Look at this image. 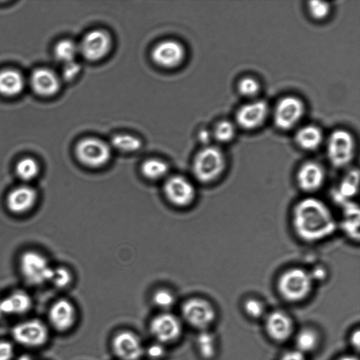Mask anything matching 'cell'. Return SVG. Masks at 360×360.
<instances>
[{"label":"cell","mask_w":360,"mask_h":360,"mask_svg":"<svg viewBox=\"0 0 360 360\" xmlns=\"http://www.w3.org/2000/svg\"><path fill=\"white\" fill-rule=\"evenodd\" d=\"M291 225L300 240L316 243L335 234L338 229V219L323 200L309 195L300 199L293 206Z\"/></svg>","instance_id":"1"},{"label":"cell","mask_w":360,"mask_h":360,"mask_svg":"<svg viewBox=\"0 0 360 360\" xmlns=\"http://www.w3.org/2000/svg\"><path fill=\"white\" fill-rule=\"evenodd\" d=\"M314 283L309 271L295 266L281 274L276 287L283 300L295 303L302 302L309 296Z\"/></svg>","instance_id":"2"},{"label":"cell","mask_w":360,"mask_h":360,"mask_svg":"<svg viewBox=\"0 0 360 360\" xmlns=\"http://www.w3.org/2000/svg\"><path fill=\"white\" fill-rule=\"evenodd\" d=\"M227 168L226 158L221 150L208 146L201 149L193 162L194 176L201 183L211 184L219 179Z\"/></svg>","instance_id":"3"},{"label":"cell","mask_w":360,"mask_h":360,"mask_svg":"<svg viewBox=\"0 0 360 360\" xmlns=\"http://www.w3.org/2000/svg\"><path fill=\"white\" fill-rule=\"evenodd\" d=\"M326 150L328 159L333 167L337 169L346 167L354 157V139L345 130H335L328 140Z\"/></svg>","instance_id":"4"},{"label":"cell","mask_w":360,"mask_h":360,"mask_svg":"<svg viewBox=\"0 0 360 360\" xmlns=\"http://www.w3.org/2000/svg\"><path fill=\"white\" fill-rule=\"evenodd\" d=\"M184 320L199 331L208 330L215 321L217 313L208 300L201 297L187 300L181 307Z\"/></svg>","instance_id":"5"},{"label":"cell","mask_w":360,"mask_h":360,"mask_svg":"<svg viewBox=\"0 0 360 360\" xmlns=\"http://www.w3.org/2000/svg\"><path fill=\"white\" fill-rule=\"evenodd\" d=\"M75 154L83 165L96 168L105 165L110 160L111 149L103 140L88 137L77 144Z\"/></svg>","instance_id":"6"},{"label":"cell","mask_w":360,"mask_h":360,"mask_svg":"<svg viewBox=\"0 0 360 360\" xmlns=\"http://www.w3.org/2000/svg\"><path fill=\"white\" fill-rule=\"evenodd\" d=\"M20 266L25 281L32 285H40L51 281L53 269L41 254L27 251L22 255Z\"/></svg>","instance_id":"7"},{"label":"cell","mask_w":360,"mask_h":360,"mask_svg":"<svg viewBox=\"0 0 360 360\" xmlns=\"http://www.w3.org/2000/svg\"><path fill=\"white\" fill-rule=\"evenodd\" d=\"M149 328L155 341L165 345L176 341L183 330L180 319L167 311L155 316L150 323Z\"/></svg>","instance_id":"8"},{"label":"cell","mask_w":360,"mask_h":360,"mask_svg":"<svg viewBox=\"0 0 360 360\" xmlns=\"http://www.w3.org/2000/svg\"><path fill=\"white\" fill-rule=\"evenodd\" d=\"M326 173L324 167L318 162L309 160L298 168L295 180L298 188L307 194L319 191L324 185Z\"/></svg>","instance_id":"9"},{"label":"cell","mask_w":360,"mask_h":360,"mask_svg":"<svg viewBox=\"0 0 360 360\" xmlns=\"http://www.w3.org/2000/svg\"><path fill=\"white\" fill-rule=\"evenodd\" d=\"M110 47V37L102 30H94L89 32L78 45L79 53L90 61L102 59L108 54Z\"/></svg>","instance_id":"10"},{"label":"cell","mask_w":360,"mask_h":360,"mask_svg":"<svg viewBox=\"0 0 360 360\" xmlns=\"http://www.w3.org/2000/svg\"><path fill=\"white\" fill-rule=\"evenodd\" d=\"M15 341L28 347H37L43 345L48 339V330L39 320L30 319L15 325L12 330Z\"/></svg>","instance_id":"11"},{"label":"cell","mask_w":360,"mask_h":360,"mask_svg":"<svg viewBox=\"0 0 360 360\" xmlns=\"http://www.w3.org/2000/svg\"><path fill=\"white\" fill-rule=\"evenodd\" d=\"M304 107L301 100L294 96L283 98L274 112L276 125L283 130L294 127L304 114Z\"/></svg>","instance_id":"12"},{"label":"cell","mask_w":360,"mask_h":360,"mask_svg":"<svg viewBox=\"0 0 360 360\" xmlns=\"http://www.w3.org/2000/svg\"><path fill=\"white\" fill-rule=\"evenodd\" d=\"M115 354L121 360H139L144 353L141 339L134 333L122 330L117 333L112 341Z\"/></svg>","instance_id":"13"},{"label":"cell","mask_w":360,"mask_h":360,"mask_svg":"<svg viewBox=\"0 0 360 360\" xmlns=\"http://www.w3.org/2000/svg\"><path fill=\"white\" fill-rule=\"evenodd\" d=\"M164 193L167 198L177 206L191 204L195 196L193 184L188 179L180 175L170 176L166 180Z\"/></svg>","instance_id":"14"},{"label":"cell","mask_w":360,"mask_h":360,"mask_svg":"<svg viewBox=\"0 0 360 360\" xmlns=\"http://www.w3.org/2000/svg\"><path fill=\"white\" fill-rule=\"evenodd\" d=\"M152 59L159 66L172 68L184 60L185 50L181 44L175 40H164L156 44L152 51Z\"/></svg>","instance_id":"15"},{"label":"cell","mask_w":360,"mask_h":360,"mask_svg":"<svg viewBox=\"0 0 360 360\" xmlns=\"http://www.w3.org/2000/svg\"><path fill=\"white\" fill-rule=\"evenodd\" d=\"M293 322L285 312L275 310L269 313L265 319V330L269 337L275 342L288 340L293 333Z\"/></svg>","instance_id":"16"},{"label":"cell","mask_w":360,"mask_h":360,"mask_svg":"<svg viewBox=\"0 0 360 360\" xmlns=\"http://www.w3.org/2000/svg\"><path fill=\"white\" fill-rule=\"evenodd\" d=\"M268 113V105L264 101H256L243 105L237 112L238 124L246 129H253L260 126Z\"/></svg>","instance_id":"17"},{"label":"cell","mask_w":360,"mask_h":360,"mask_svg":"<svg viewBox=\"0 0 360 360\" xmlns=\"http://www.w3.org/2000/svg\"><path fill=\"white\" fill-rule=\"evenodd\" d=\"M76 316L74 305L65 299L56 301L51 306L49 314L51 323L60 331H65L71 328L75 322Z\"/></svg>","instance_id":"18"},{"label":"cell","mask_w":360,"mask_h":360,"mask_svg":"<svg viewBox=\"0 0 360 360\" xmlns=\"http://www.w3.org/2000/svg\"><path fill=\"white\" fill-rule=\"evenodd\" d=\"M33 91L41 96H51L60 89V80L51 70L39 68L35 70L30 77Z\"/></svg>","instance_id":"19"},{"label":"cell","mask_w":360,"mask_h":360,"mask_svg":"<svg viewBox=\"0 0 360 360\" xmlns=\"http://www.w3.org/2000/svg\"><path fill=\"white\" fill-rule=\"evenodd\" d=\"M342 217L338 221V229L352 240H359V208L353 200L346 201L340 205Z\"/></svg>","instance_id":"20"},{"label":"cell","mask_w":360,"mask_h":360,"mask_svg":"<svg viewBox=\"0 0 360 360\" xmlns=\"http://www.w3.org/2000/svg\"><path fill=\"white\" fill-rule=\"evenodd\" d=\"M36 191L30 186H18L7 195L6 205L10 211L20 214L28 211L37 200Z\"/></svg>","instance_id":"21"},{"label":"cell","mask_w":360,"mask_h":360,"mask_svg":"<svg viewBox=\"0 0 360 360\" xmlns=\"http://www.w3.org/2000/svg\"><path fill=\"white\" fill-rule=\"evenodd\" d=\"M359 191V170H349L340 180L338 186L333 190L332 198L340 205L352 200Z\"/></svg>","instance_id":"22"},{"label":"cell","mask_w":360,"mask_h":360,"mask_svg":"<svg viewBox=\"0 0 360 360\" xmlns=\"http://www.w3.org/2000/svg\"><path fill=\"white\" fill-rule=\"evenodd\" d=\"M32 305L30 296L22 291H16L0 300L3 315L21 314L27 311Z\"/></svg>","instance_id":"23"},{"label":"cell","mask_w":360,"mask_h":360,"mask_svg":"<svg viewBox=\"0 0 360 360\" xmlns=\"http://www.w3.org/2000/svg\"><path fill=\"white\" fill-rule=\"evenodd\" d=\"M24 87L22 75L11 69L0 71V94L4 96H14L19 94Z\"/></svg>","instance_id":"24"},{"label":"cell","mask_w":360,"mask_h":360,"mask_svg":"<svg viewBox=\"0 0 360 360\" xmlns=\"http://www.w3.org/2000/svg\"><path fill=\"white\" fill-rule=\"evenodd\" d=\"M322 140L323 134L321 129L313 125L303 127L295 135V142L297 146L308 151L317 149Z\"/></svg>","instance_id":"25"},{"label":"cell","mask_w":360,"mask_h":360,"mask_svg":"<svg viewBox=\"0 0 360 360\" xmlns=\"http://www.w3.org/2000/svg\"><path fill=\"white\" fill-rule=\"evenodd\" d=\"M319 343V334L311 328H302L298 332L295 338L296 350L304 354L314 351Z\"/></svg>","instance_id":"26"},{"label":"cell","mask_w":360,"mask_h":360,"mask_svg":"<svg viewBox=\"0 0 360 360\" xmlns=\"http://www.w3.org/2000/svg\"><path fill=\"white\" fill-rule=\"evenodd\" d=\"M196 345L200 355L206 360L212 359L217 353V340L208 330H200L196 338Z\"/></svg>","instance_id":"27"},{"label":"cell","mask_w":360,"mask_h":360,"mask_svg":"<svg viewBox=\"0 0 360 360\" xmlns=\"http://www.w3.org/2000/svg\"><path fill=\"white\" fill-rule=\"evenodd\" d=\"M168 171L169 167L167 162L158 158L148 159L141 165V172L150 179L162 178Z\"/></svg>","instance_id":"28"},{"label":"cell","mask_w":360,"mask_h":360,"mask_svg":"<svg viewBox=\"0 0 360 360\" xmlns=\"http://www.w3.org/2000/svg\"><path fill=\"white\" fill-rule=\"evenodd\" d=\"M78 53V45L70 39L59 41L54 48L56 58L63 64L75 60Z\"/></svg>","instance_id":"29"},{"label":"cell","mask_w":360,"mask_h":360,"mask_svg":"<svg viewBox=\"0 0 360 360\" xmlns=\"http://www.w3.org/2000/svg\"><path fill=\"white\" fill-rule=\"evenodd\" d=\"M111 145L113 148L122 152H134L141 148V141L131 134H119L111 139Z\"/></svg>","instance_id":"30"},{"label":"cell","mask_w":360,"mask_h":360,"mask_svg":"<svg viewBox=\"0 0 360 360\" xmlns=\"http://www.w3.org/2000/svg\"><path fill=\"white\" fill-rule=\"evenodd\" d=\"M15 172L22 180L30 181L37 176L39 172V165L33 158H25L17 163Z\"/></svg>","instance_id":"31"},{"label":"cell","mask_w":360,"mask_h":360,"mask_svg":"<svg viewBox=\"0 0 360 360\" xmlns=\"http://www.w3.org/2000/svg\"><path fill=\"white\" fill-rule=\"evenodd\" d=\"M153 301L158 308L166 311L174 304L175 297L174 294L168 290L160 289L153 294Z\"/></svg>","instance_id":"32"},{"label":"cell","mask_w":360,"mask_h":360,"mask_svg":"<svg viewBox=\"0 0 360 360\" xmlns=\"http://www.w3.org/2000/svg\"><path fill=\"white\" fill-rule=\"evenodd\" d=\"M245 314L250 318L257 319L264 315V303L256 297H249L243 303Z\"/></svg>","instance_id":"33"},{"label":"cell","mask_w":360,"mask_h":360,"mask_svg":"<svg viewBox=\"0 0 360 360\" xmlns=\"http://www.w3.org/2000/svg\"><path fill=\"white\" fill-rule=\"evenodd\" d=\"M235 127L229 121H221L215 127L214 134L217 141L221 143L231 141L235 136Z\"/></svg>","instance_id":"34"},{"label":"cell","mask_w":360,"mask_h":360,"mask_svg":"<svg viewBox=\"0 0 360 360\" xmlns=\"http://www.w3.org/2000/svg\"><path fill=\"white\" fill-rule=\"evenodd\" d=\"M310 15L316 20H322L328 16L330 13L328 3L321 1H311L308 5Z\"/></svg>","instance_id":"35"},{"label":"cell","mask_w":360,"mask_h":360,"mask_svg":"<svg viewBox=\"0 0 360 360\" xmlns=\"http://www.w3.org/2000/svg\"><path fill=\"white\" fill-rule=\"evenodd\" d=\"M238 91L244 96H253L259 89L258 82L252 77H244L240 80L238 85Z\"/></svg>","instance_id":"36"},{"label":"cell","mask_w":360,"mask_h":360,"mask_svg":"<svg viewBox=\"0 0 360 360\" xmlns=\"http://www.w3.org/2000/svg\"><path fill=\"white\" fill-rule=\"evenodd\" d=\"M70 272L65 268L58 267L53 269V274L51 281L58 288H65L71 282Z\"/></svg>","instance_id":"37"},{"label":"cell","mask_w":360,"mask_h":360,"mask_svg":"<svg viewBox=\"0 0 360 360\" xmlns=\"http://www.w3.org/2000/svg\"><path fill=\"white\" fill-rule=\"evenodd\" d=\"M146 355L153 360L162 359L166 354L165 345L155 341L150 344L146 349H144Z\"/></svg>","instance_id":"38"},{"label":"cell","mask_w":360,"mask_h":360,"mask_svg":"<svg viewBox=\"0 0 360 360\" xmlns=\"http://www.w3.org/2000/svg\"><path fill=\"white\" fill-rule=\"evenodd\" d=\"M81 71V65L75 60L64 64L63 68V77L64 79L70 81L75 79Z\"/></svg>","instance_id":"39"},{"label":"cell","mask_w":360,"mask_h":360,"mask_svg":"<svg viewBox=\"0 0 360 360\" xmlns=\"http://www.w3.org/2000/svg\"><path fill=\"white\" fill-rule=\"evenodd\" d=\"M14 348L8 341H0V360H11L13 356Z\"/></svg>","instance_id":"40"},{"label":"cell","mask_w":360,"mask_h":360,"mask_svg":"<svg viewBox=\"0 0 360 360\" xmlns=\"http://www.w3.org/2000/svg\"><path fill=\"white\" fill-rule=\"evenodd\" d=\"M279 360H307V359L304 354L297 350H292L283 354Z\"/></svg>","instance_id":"41"},{"label":"cell","mask_w":360,"mask_h":360,"mask_svg":"<svg viewBox=\"0 0 360 360\" xmlns=\"http://www.w3.org/2000/svg\"><path fill=\"white\" fill-rule=\"evenodd\" d=\"M309 271L314 282L323 281L327 276L326 270L321 266Z\"/></svg>","instance_id":"42"},{"label":"cell","mask_w":360,"mask_h":360,"mask_svg":"<svg viewBox=\"0 0 360 360\" xmlns=\"http://www.w3.org/2000/svg\"><path fill=\"white\" fill-rule=\"evenodd\" d=\"M350 342L356 350H359L360 343V331L359 329L355 330L352 333L350 336Z\"/></svg>","instance_id":"43"},{"label":"cell","mask_w":360,"mask_h":360,"mask_svg":"<svg viewBox=\"0 0 360 360\" xmlns=\"http://www.w3.org/2000/svg\"><path fill=\"white\" fill-rule=\"evenodd\" d=\"M199 136L201 141L207 143L210 140V135L208 131L203 130L200 133Z\"/></svg>","instance_id":"44"},{"label":"cell","mask_w":360,"mask_h":360,"mask_svg":"<svg viewBox=\"0 0 360 360\" xmlns=\"http://www.w3.org/2000/svg\"><path fill=\"white\" fill-rule=\"evenodd\" d=\"M338 360H359V359H358V358H356L354 356L346 355V356H343L339 358Z\"/></svg>","instance_id":"45"},{"label":"cell","mask_w":360,"mask_h":360,"mask_svg":"<svg viewBox=\"0 0 360 360\" xmlns=\"http://www.w3.org/2000/svg\"><path fill=\"white\" fill-rule=\"evenodd\" d=\"M18 360H34V359L30 356L24 354V355H22L21 356H20Z\"/></svg>","instance_id":"46"},{"label":"cell","mask_w":360,"mask_h":360,"mask_svg":"<svg viewBox=\"0 0 360 360\" xmlns=\"http://www.w3.org/2000/svg\"><path fill=\"white\" fill-rule=\"evenodd\" d=\"M2 312H1V306H0V316H2Z\"/></svg>","instance_id":"47"}]
</instances>
